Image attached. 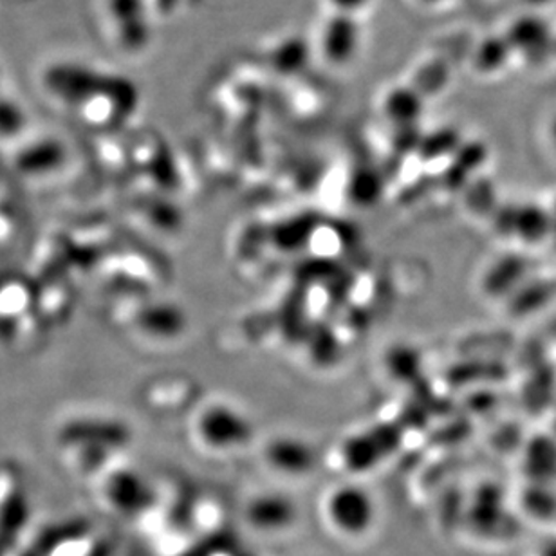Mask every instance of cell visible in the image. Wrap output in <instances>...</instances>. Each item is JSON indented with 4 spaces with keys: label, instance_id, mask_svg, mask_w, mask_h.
Returning a JSON list of instances; mask_svg holds the SVG:
<instances>
[{
    "label": "cell",
    "instance_id": "6da1fadb",
    "mask_svg": "<svg viewBox=\"0 0 556 556\" xmlns=\"http://www.w3.org/2000/svg\"><path fill=\"white\" fill-rule=\"evenodd\" d=\"M380 517L375 493L356 482L331 488L320 504L321 522L340 541H367L378 530Z\"/></svg>",
    "mask_w": 556,
    "mask_h": 556
},
{
    "label": "cell",
    "instance_id": "7a4b0ae2",
    "mask_svg": "<svg viewBox=\"0 0 556 556\" xmlns=\"http://www.w3.org/2000/svg\"><path fill=\"white\" fill-rule=\"evenodd\" d=\"M244 522L258 535H286L299 525V508L280 493H257L242 509Z\"/></svg>",
    "mask_w": 556,
    "mask_h": 556
},
{
    "label": "cell",
    "instance_id": "3957f363",
    "mask_svg": "<svg viewBox=\"0 0 556 556\" xmlns=\"http://www.w3.org/2000/svg\"><path fill=\"white\" fill-rule=\"evenodd\" d=\"M109 15L122 48L138 53L150 40L147 0H108Z\"/></svg>",
    "mask_w": 556,
    "mask_h": 556
},
{
    "label": "cell",
    "instance_id": "277c9868",
    "mask_svg": "<svg viewBox=\"0 0 556 556\" xmlns=\"http://www.w3.org/2000/svg\"><path fill=\"white\" fill-rule=\"evenodd\" d=\"M199 435L208 448L230 452L247 444L252 430L239 414L230 413L226 408H217L201 417Z\"/></svg>",
    "mask_w": 556,
    "mask_h": 556
},
{
    "label": "cell",
    "instance_id": "5b68a950",
    "mask_svg": "<svg viewBox=\"0 0 556 556\" xmlns=\"http://www.w3.org/2000/svg\"><path fill=\"white\" fill-rule=\"evenodd\" d=\"M362 31L354 15L334 13L324 24L320 37L321 53L331 64H349L358 53Z\"/></svg>",
    "mask_w": 556,
    "mask_h": 556
},
{
    "label": "cell",
    "instance_id": "8992f818",
    "mask_svg": "<svg viewBox=\"0 0 556 556\" xmlns=\"http://www.w3.org/2000/svg\"><path fill=\"white\" fill-rule=\"evenodd\" d=\"M268 459L275 470L288 476H305L315 465L309 446L299 441H277L269 448Z\"/></svg>",
    "mask_w": 556,
    "mask_h": 556
},
{
    "label": "cell",
    "instance_id": "52a82bcc",
    "mask_svg": "<svg viewBox=\"0 0 556 556\" xmlns=\"http://www.w3.org/2000/svg\"><path fill=\"white\" fill-rule=\"evenodd\" d=\"M21 109L16 108L15 103L2 100L0 102V132H10L22 125Z\"/></svg>",
    "mask_w": 556,
    "mask_h": 556
},
{
    "label": "cell",
    "instance_id": "ba28073f",
    "mask_svg": "<svg viewBox=\"0 0 556 556\" xmlns=\"http://www.w3.org/2000/svg\"><path fill=\"white\" fill-rule=\"evenodd\" d=\"M370 0H329L334 13H343V15H358L359 11L365 10L369 5Z\"/></svg>",
    "mask_w": 556,
    "mask_h": 556
},
{
    "label": "cell",
    "instance_id": "9c48e42d",
    "mask_svg": "<svg viewBox=\"0 0 556 556\" xmlns=\"http://www.w3.org/2000/svg\"><path fill=\"white\" fill-rule=\"evenodd\" d=\"M421 2H427V4H432V2H439V0H421Z\"/></svg>",
    "mask_w": 556,
    "mask_h": 556
}]
</instances>
